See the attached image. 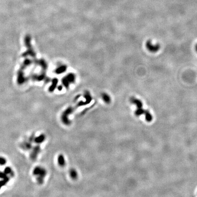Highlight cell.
<instances>
[{
  "label": "cell",
  "mask_w": 197,
  "mask_h": 197,
  "mask_svg": "<svg viewBox=\"0 0 197 197\" xmlns=\"http://www.w3.org/2000/svg\"><path fill=\"white\" fill-rule=\"evenodd\" d=\"M63 89V86H59V87H58V89H59V90H60V91H61L62 89Z\"/></svg>",
  "instance_id": "44dd1931"
},
{
  "label": "cell",
  "mask_w": 197,
  "mask_h": 197,
  "mask_svg": "<svg viewBox=\"0 0 197 197\" xmlns=\"http://www.w3.org/2000/svg\"><path fill=\"white\" fill-rule=\"evenodd\" d=\"M46 139V136L44 134L40 135L38 137H35L34 141L37 144H40L44 142Z\"/></svg>",
  "instance_id": "9c48e42d"
},
{
  "label": "cell",
  "mask_w": 197,
  "mask_h": 197,
  "mask_svg": "<svg viewBox=\"0 0 197 197\" xmlns=\"http://www.w3.org/2000/svg\"><path fill=\"white\" fill-rule=\"evenodd\" d=\"M144 114L145 115V119L148 122H151L152 120V116L148 110H145Z\"/></svg>",
  "instance_id": "5bb4252c"
},
{
  "label": "cell",
  "mask_w": 197,
  "mask_h": 197,
  "mask_svg": "<svg viewBox=\"0 0 197 197\" xmlns=\"http://www.w3.org/2000/svg\"><path fill=\"white\" fill-rule=\"evenodd\" d=\"M69 175L70 177L74 180H75L78 178V173L75 169L72 168L69 171Z\"/></svg>",
  "instance_id": "7c38bea8"
},
{
  "label": "cell",
  "mask_w": 197,
  "mask_h": 197,
  "mask_svg": "<svg viewBox=\"0 0 197 197\" xmlns=\"http://www.w3.org/2000/svg\"><path fill=\"white\" fill-rule=\"evenodd\" d=\"M101 98L104 102L106 104H110L111 102V98L110 96L106 93L101 94Z\"/></svg>",
  "instance_id": "8fae6325"
},
{
  "label": "cell",
  "mask_w": 197,
  "mask_h": 197,
  "mask_svg": "<svg viewBox=\"0 0 197 197\" xmlns=\"http://www.w3.org/2000/svg\"><path fill=\"white\" fill-rule=\"evenodd\" d=\"M146 46L148 50L151 52H156L159 49V47L158 45H154L152 44L151 42L148 41L146 43Z\"/></svg>",
  "instance_id": "52a82bcc"
},
{
  "label": "cell",
  "mask_w": 197,
  "mask_h": 197,
  "mask_svg": "<svg viewBox=\"0 0 197 197\" xmlns=\"http://www.w3.org/2000/svg\"><path fill=\"white\" fill-rule=\"evenodd\" d=\"M7 163V160L4 157H3L2 156H0V165L1 166H4Z\"/></svg>",
  "instance_id": "d6986e66"
},
{
  "label": "cell",
  "mask_w": 197,
  "mask_h": 197,
  "mask_svg": "<svg viewBox=\"0 0 197 197\" xmlns=\"http://www.w3.org/2000/svg\"><path fill=\"white\" fill-rule=\"evenodd\" d=\"M8 176L7 174L5 173L4 172H0V178L3 179L4 178H6Z\"/></svg>",
  "instance_id": "ffe728a7"
},
{
  "label": "cell",
  "mask_w": 197,
  "mask_h": 197,
  "mask_svg": "<svg viewBox=\"0 0 197 197\" xmlns=\"http://www.w3.org/2000/svg\"><path fill=\"white\" fill-rule=\"evenodd\" d=\"M58 82V80L57 78H54V79L52 80V84L50 87L49 89V90L50 92H53L54 91V90L56 88V87Z\"/></svg>",
  "instance_id": "e0dca14e"
},
{
  "label": "cell",
  "mask_w": 197,
  "mask_h": 197,
  "mask_svg": "<svg viewBox=\"0 0 197 197\" xmlns=\"http://www.w3.org/2000/svg\"><path fill=\"white\" fill-rule=\"evenodd\" d=\"M4 172L7 174V175H8V174L10 175L11 177H13L15 175V173L13 171L12 169H11V167H6L4 170Z\"/></svg>",
  "instance_id": "4fadbf2b"
},
{
  "label": "cell",
  "mask_w": 197,
  "mask_h": 197,
  "mask_svg": "<svg viewBox=\"0 0 197 197\" xmlns=\"http://www.w3.org/2000/svg\"><path fill=\"white\" fill-rule=\"evenodd\" d=\"M35 137L34 134H33L31 135L28 140L24 141L21 145V147L22 149L26 151H29L32 149L33 148L32 144L34 141Z\"/></svg>",
  "instance_id": "3957f363"
},
{
  "label": "cell",
  "mask_w": 197,
  "mask_h": 197,
  "mask_svg": "<svg viewBox=\"0 0 197 197\" xmlns=\"http://www.w3.org/2000/svg\"><path fill=\"white\" fill-rule=\"evenodd\" d=\"M75 110V108H73V107H68L63 112L61 116V120L62 121L63 123L66 126H69L70 125L71 122L70 120L69 119L68 116L69 115L71 114L72 113L74 112Z\"/></svg>",
  "instance_id": "7a4b0ae2"
},
{
  "label": "cell",
  "mask_w": 197,
  "mask_h": 197,
  "mask_svg": "<svg viewBox=\"0 0 197 197\" xmlns=\"http://www.w3.org/2000/svg\"><path fill=\"white\" fill-rule=\"evenodd\" d=\"M145 111V110H144L142 108H142H139L137 109L136 111H135V114L137 116H140L141 115H142V114H144Z\"/></svg>",
  "instance_id": "ac0fdd59"
},
{
  "label": "cell",
  "mask_w": 197,
  "mask_h": 197,
  "mask_svg": "<svg viewBox=\"0 0 197 197\" xmlns=\"http://www.w3.org/2000/svg\"><path fill=\"white\" fill-rule=\"evenodd\" d=\"M195 48H196V51L197 52V44L196 45V47H195Z\"/></svg>",
  "instance_id": "7402d4cb"
},
{
  "label": "cell",
  "mask_w": 197,
  "mask_h": 197,
  "mask_svg": "<svg viewBox=\"0 0 197 197\" xmlns=\"http://www.w3.org/2000/svg\"><path fill=\"white\" fill-rule=\"evenodd\" d=\"M84 96L85 99V101H80L78 104H77L75 108H78L80 106H85V105L89 104L92 100V96H91L89 91H85Z\"/></svg>",
  "instance_id": "5b68a950"
},
{
  "label": "cell",
  "mask_w": 197,
  "mask_h": 197,
  "mask_svg": "<svg viewBox=\"0 0 197 197\" xmlns=\"http://www.w3.org/2000/svg\"><path fill=\"white\" fill-rule=\"evenodd\" d=\"M32 149L30 156L31 159L34 161L37 159L38 155L41 152V147L38 144H37V145L33 147Z\"/></svg>",
  "instance_id": "8992f818"
},
{
  "label": "cell",
  "mask_w": 197,
  "mask_h": 197,
  "mask_svg": "<svg viewBox=\"0 0 197 197\" xmlns=\"http://www.w3.org/2000/svg\"><path fill=\"white\" fill-rule=\"evenodd\" d=\"M67 69V67L66 65H61L60 67L58 68L56 70V73L57 74H61L66 71Z\"/></svg>",
  "instance_id": "9a60e30c"
},
{
  "label": "cell",
  "mask_w": 197,
  "mask_h": 197,
  "mask_svg": "<svg viewBox=\"0 0 197 197\" xmlns=\"http://www.w3.org/2000/svg\"><path fill=\"white\" fill-rule=\"evenodd\" d=\"M10 180V177L7 176L6 178H4L3 179H2V180L0 181V189L2 188V187L4 186L7 183V182L9 181Z\"/></svg>",
  "instance_id": "2e32d148"
},
{
  "label": "cell",
  "mask_w": 197,
  "mask_h": 197,
  "mask_svg": "<svg viewBox=\"0 0 197 197\" xmlns=\"http://www.w3.org/2000/svg\"><path fill=\"white\" fill-rule=\"evenodd\" d=\"M58 163L61 167H64L65 165V158L62 154L59 155L58 157Z\"/></svg>",
  "instance_id": "30bf717a"
},
{
  "label": "cell",
  "mask_w": 197,
  "mask_h": 197,
  "mask_svg": "<svg viewBox=\"0 0 197 197\" xmlns=\"http://www.w3.org/2000/svg\"><path fill=\"white\" fill-rule=\"evenodd\" d=\"M130 102L131 103L134 104L137 106V108H142L143 106V103L140 100L137 99L135 97L130 98Z\"/></svg>",
  "instance_id": "ba28073f"
},
{
  "label": "cell",
  "mask_w": 197,
  "mask_h": 197,
  "mask_svg": "<svg viewBox=\"0 0 197 197\" xmlns=\"http://www.w3.org/2000/svg\"><path fill=\"white\" fill-rule=\"evenodd\" d=\"M33 174L36 176V180L39 184H42L44 179L47 175V171L45 168L41 167H36L33 170Z\"/></svg>",
  "instance_id": "6da1fadb"
},
{
  "label": "cell",
  "mask_w": 197,
  "mask_h": 197,
  "mask_svg": "<svg viewBox=\"0 0 197 197\" xmlns=\"http://www.w3.org/2000/svg\"><path fill=\"white\" fill-rule=\"evenodd\" d=\"M75 80V76L73 73H70L67 74L63 78L62 80L63 85L65 86L66 88L68 89L70 85L74 82Z\"/></svg>",
  "instance_id": "277c9868"
}]
</instances>
